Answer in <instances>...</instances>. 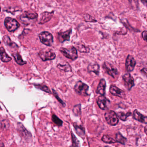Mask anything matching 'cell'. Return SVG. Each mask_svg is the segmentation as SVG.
I'll list each match as a JSON object with an SVG mask.
<instances>
[{
	"mask_svg": "<svg viewBox=\"0 0 147 147\" xmlns=\"http://www.w3.org/2000/svg\"><path fill=\"white\" fill-rule=\"evenodd\" d=\"M60 51L66 58L72 61H74L78 58L77 49L74 46H71L69 48H61Z\"/></svg>",
	"mask_w": 147,
	"mask_h": 147,
	"instance_id": "obj_1",
	"label": "cell"
},
{
	"mask_svg": "<svg viewBox=\"0 0 147 147\" xmlns=\"http://www.w3.org/2000/svg\"><path fill=\"white\" fill-rule=\"evenodd\" d=\"M106 121L108 124L111 126H115L118 123V117L117 113L112 110H108L105 114Z\"/></svg>",
	"mask_w": 147,
	"mask_h": 147,
	"instance_id": "obj_2",
	"label": "cell"
},
{
	"mask_svg": "<svg viewBox=\"0 0 147 147\" xmlns=\"http://www.w3.org/2000/svg\"><path fill=\"white\" fill-rule=\"evenodd\" d=\"M88 86L81 81L77 82L74 87V89L76 93L82 96H88L89 95L88 93Z\"/></svg>",
	"mask_w": 147,
	"mask_h": 147,
	"instance_id": "obj_3",
	"label": "cell"
},
{
	"mask_svg": "<svg viewBox=\"0 0 147 147\" xmlns=\"http://www.w3.org/2000/svg\"><path fill=\"white\" fill-rule=\"evenodd\" d=\"M5 25L7 30L10 32L15 31L20 26L19 23L12 18H6L5 20Z\"/></svg>",
	"mask_w": 147,
	"mask_h": 147,
	"instance_id": "obj_4",
	"label": "cell"
},
{
	"mask_svg": "<svg viewBox=\"0 0 147 147\" xmlns=\"http://www.w3.org/2000/svg\"><path fill=\"white\" fill-rule=\"evenodd\" d=\"M39 37L41 42L46 46H51L54 42L53 36L49 32H41L39 34Z\"/></svg>",
	"mask_w": 147,
	"mask_h": 147,
	"instance_id": "obj_5",
	"label": "cell"
},
{
	"mask_svg": "<svg viewBox=\"0 0 147 147\" xmlns=\"http://www.w3.org/2000/svg\"><path fill=\"white\" fill-rule=\"evenodd\" d=\"M38 56L43 61L54 60L56 57V54L51 49H44L38 53Z\"/></svg>",
	"mask_w": 147,
	"mask_h": 147,
	"instance_id": "obj_6",
	"label": "cell"
},
{
	"mask_svg": "<svg viewBox=\"0 0 147 147\" xmlns=\"http://www.w3.org/2000/svg\"><path fill=\"white\" fill-rule=\"evenodd\" d=\"M102 67L105 72L112 77L115 79L118 75L119 72L117 69L112 64L107 62H105L102 65Z\"/></svg>",
	"mask_w": 147,
	"mask_h": 147,
	"instance_id": "obj_7",
	"label": "cell"
},
{
	"mask_svg": "<svg viewBox=\"0 0 147 147\" xmlns=\"http://www.w3.org/2000/svg\"><path fill=\"white\" fill-rule=\"evenodd\" d=\"M18 130L21 137L24 138L26 141H30L31 140V134L30 131H28L23 124L19 123L18 124Z\"/></svg>",
	"mask_w": 147,
	"mask_h": 147,
	"instance_id": "obj_8",
	"label": "cell"
},
{
	"mask_svg": "<svg viewBox=\"0 0 147 147\" xmlns=\"http://www.w3.org/2000/svg\"><path fill=\"white\" fill-rule=\"evenodd\" d=\"M122 77L124 82L125 86L128 89V91H130L135 86L134 78L130 73L125 74Z\"/></svg>",
	"mask_w": 147,
	"mask_h": 147,
	"instance_id": "obj_9",
	"label": "cell"
},
{
	"mask_svg": "<svg viewBox=\"0 0 147 147\" xmlns=\"http://www.w3.org/2000/svg\"><path fill=\"white\" fill-rule=\"evenodd\" d=\"M97 103L100 109L106 110L108 108V106L110 104V101L105 95H100L97 99Z\"/></svg>",
	"mask_w": 147,
	"mask_h": 147,
	"instance_id": "obj_10",
	"label": "cell"
},
{
	"mask_svg": "<svg viewBox=\"0 0 147 147\" xmlns=\"http://www.w3.org/2000/svg\"><path fill=\"white\" fill-rule=\"evenodd\" d=\"M136 62L133 56L129 55L126 58L125 63V69L127 72H132L135 68Z\"/></svg>",
	"mask_w": 147,
	"mask_h": 147,
	"instance_id": "obj_11",
	"label": "cell"
},
{
	"mask_svg": "<svg viewBox=\"0 0 147 147\" xmlns=\"http://www.w3.org/2000/svg\"><path fill=\"white\" fill-rule=\"evenodd\" d=\"M110 92L113 95L122 98H124L125 97L124 91L121 90L114 85H111L110 86Z\"/></svg>",
	"mask_w": 147,
	"mask_h": 147,
	"instance_id": "obj_12",
	"label": "cell"
},
{
	"mask_svg": "<svg viewBox=\"0 0 147 147\" xmlns=\"http://www.w3.org/2000/svg\"><path fill=\"white\" fill-rule=\"evenodd\" d=\"M72 29H70L65 32H60L58 33V38L59 42L63 43L66 41H69Z\"/></svg>",
	"mask_w": 147,
	"mask_h": 147,
	"instance_id": "obj_13",
	"label": "cell"
},
{
	"mask_svg": "<svg viewBox=\"0 0 147 147\" xmlns=\"http://www.w3.org/2000/svg\"><path fill=\"white\" fill-rule=\"evenodd\" d=\"M133 118L140 123L147 124V117L145 115L140 113L137 109L134 110L133 113Z\"/></svg>",
	"mask_w": 147,
	"mask_h": 147,
	"instance_id": "obj_14",
	"label": "cell"
},
{
	"mask_svg": "<svg viewBox=\"0 0 147 147\" xmlns=\"http://www.w3.org/2000/svg\"><path fill=\"white\" fill-rule=\"evenodd\" d=\"M106 87V82L105 80V79H100L96 90V93L100 95H105Z\"/></svg>",
	"mask_w": 147,
	"mask_h": 147,
	"instance_id": "obj_15",
	"label": "cell"
},
{
	"mask_svg": "<svg viewBox=\"0 0 147 147\" xmlns=\"http://www.w3.org/2000/svg\"><path fill=\"white\" fill-rule=\"evenodd\" d=\"M54 11L51 12H44L41 14V18H40V21L39 22V24H45L46 22L49 21L53 17L54 14Z\"/></svg>",
	"mask_w": 147,
	"mask_h": 147,
	"instance_id": "obj_16",
	"label": "cell"
},
{
	"mask_svg": "<svg viewBox=\"0 0 147 147\" xmlns=\"http://www.w3.org/2000/svg\"><path fill=\"white\" fill-rule=\"evenodd\" d=\"M88 73H94L96 75L98 76L99 74L100 66L98 63L90 64L87 68Z\"/></svg>",
	"mask_w": 147,
	"mask_h": 147,
	"instance_id": "obj_17",
	"label": "cell"
},
{
	"mask_svg": "<svg viewBox=\"0 0 147 147\" xmlns=\"http://www.w3.org/2000/svg\"><path fill=\"white\" fill-rule=\"evenodd\" d=\"M0 56L1 57V60L3 62H8L12 60V58L7 54L3 47L0 48Z\"/></svg>",
	"mask_w": 147,
	"mask_h": 147,
	"instance_id": "obj_18",
	"label": "cell"
},
{
	"mask_svg": "<svg viewBox=\"0 0 147 147\" xmlns=\"http://www.w3.org/2000/svg\"><path fill=\"white\" fill-rule=\"evenodd\" d=\"M73 125L77 134L81 137H83L85 136L86 132L85 128L82 125H78L76 123H74Z\"/></svg>",
	"mask_w": 147,
	"mask_h": 147,
	"instance_id": "obj_19",
	"label": "cell"
},
{
	"mask_svg": "<svg viewBox=\"0 0 147 147\" xmlns=\"http://www.w3.org/2000/svg\"><path fill=\"white\" fill-rule=\"evenodd\" d=\"M38 17L37 13L31 11H26L24 13L23 15L21 16L22 18H26L30 20H34L37 18Z\"/></svg>",
	"mask_w": 147,
	"mask_h": 147,
	"instance_id": "obj_20",
	"label": "cell"
},
{
	"mask_svg": "<svg viewBox=\"0 0 147 147\" xmlns=\"http://www.w3.org/2000/svg\"><path fill=\"white\" fill-rule=\"evenodd\" d=\"M57 67L58 69L65 72H70L72 71V67L68 63L66 62L63 64H58Z\"/></svg>",
	"mask_w": 147,
	"mask_h": 147,
	"instance_id": "obj_21",
	"label": "cell"
},
{
	"mask_svg": "<svg viewBox=\"0 0 147 147\" xmlns=\"http://www.w3.org/2000/svg\"><path fill=\"white\" fill-rule=\"evenodd\" d=\"M115 138H116L115 141L116 142L119 143L123 145H125L127 142V138L124 137L120 132H118L116 134Z\"/></svg>",
	"mask_w": 147,
	"mask_h": 147,
	"instance_id": "obj_22",
	"label": "cell"
},
{
	"mask_svg": "<svg viewBox=\"0 0 147 147\" xmlns=\"http://www.w3.org/2000/svg\"><path fill=\"white\" fill-rule=\"evenodd\" d=\"M12 56L14 57L15 61L18 64L20 65H24V64H26V62L24 61V60L22 59L20 55L19 54L18 52L17 53H14L12 54Z\"/></svg>",
	"mask_w": 147,
	"mask_h": 147,
	"instance_id": "obj_23",
	"label": "cell"
},
{
	"mask_svg": "<svg viewBox=\"0 0 147 147\" xmlns=\"http://www.w3.org/2000/svg\"><path fill=\"white\" fill-rule=\"evenodd\" d=\"M117 116L118 118H119L120 120L123 121H125L127 120L128 117L131 115V113L130 112H128L127 113H125L123 112H118L117 113Z\"/></svg>",
	"mask_w": 147,
	"mask_h": 147,
	"instance_id": "obj_24",
	"label": "cell"
},
{
	"mask_svg": "<svg viewBox=\"0 0 147 147\" xmlns=\"http://www.w3.org/2000/svg\"><path fill=\"white\" fill-rule=\"evenodd\" d=\"M3 41H4V42L5 43L6 45H8V46H11V47H18V45L15 43H13L12 41L11 40V38L9 37L8 36H5L3 37Z\"/></svg>",
	"mask_w": 147,
	"mask_h": 147,
	"instance_id": "obj_25",
	"label": "cell"
},
{
	"mask_svg": "<svg viewBox=\"0 0 147 147\" xmlns=\"http://www.w3.org/2000/svg\"><path fill=\"white\" fill-rule=\"evenodd\" d=\"M77 50L81 53H89L90 49L89 47H87L84 45L80 44L77 45Z\"/></svg>",
	"mask_w": 147,
	"mask_h": 147,
	"instance_id": "obj_26",
	"label": "cell"
},
{
	"mask_svg": "<svg viewBox=\"0 0 147 147\" xmlns=\"http://www.w3.org/2000/svg\"><path fill=\"white\" fill-rule=\"evenodd\" d=\"M101 140L107 144H113L116 143V141L108 135H104L101 138Z\"/></svg>",
	"mask_w": 147,
	"mask_h": 147,
	"instance_id": "obj_27",
	"label": "cell"
},
{
	"mask_svg": "<svg viewBox=\"0 0 147 147\" xmlns=\"http://www.w3.org/2000/svg\"><path fill=\"white\" fill-rule=\"evenodd\" d=\"M34 86L36 88L42 90V91H44V92H47L49 94L52 93L50 88L47 86H45V85H41V84H37V85L35 84V85H34Z\"/></svg>",
	"mask_w": 147,
	"mask_h": 147,
	"instance_id": "obj_28",
	"label": "cell"
},
{
	"mask_svg": "<svg viewBox=\"0 0 147 147\" xmlns=\"http://www.w3.org/2000/svg\"><path fill=\"white\" fill-rule=\"evenodd\" d=\"M71 139L72 142V147H80V143L79 140L77 139L73 131H71Z\"/></svg>",
	"mask_w": 147,
	"mask_h": 147,
	"instance_id": "obj_29",
	"label": "cell"
},
{
	"mask_svg": "<svg viewBox=\"0 0 147 147\" xmlns=\"http://www.w3.org/2000/svg\"><path fill=\"white\" fill-rule=\"evenodd\" d=\"M73 111L76 116H79L80 115L81 113V105L80 104L75 105L73 109Z\"/></svg>",
	"mask_w": 147,
	"mask_h": 147,
	"instance_id": "obj_30",
	"label": "cell"
},
{
	"mask_svg": "<svg viewBox=\"0 0 147 147\" xmlns=\"http://www.w3.org/2000/svg\"><path fill=\"white\" fill-rule=\"evenodd\" d=\"M52 120L55 124L58 126H61L63 124V121L60 119L55 114H53L52 116Z\"/></svg>",
	"mask_w": 147,
	"mask_h": 147,
	"instance_id": "obj_31",
	"label": "cell"
},
{
	"mask_svg": "<svg viewBox=\"0 0 147 147\" xmlns=\"http://www.w3.org/2000/svg\"><path fill=\"white\" fill-rule=\"evenodd\" d=\"M52 93H53V95L55 97L57 100L59 101V103L61 104L62 105L63 107H65L66 106V103L59 97V95L57 94L55 90H54V89H52Z\"/></svg>",
	"mask_w": 147,
	"mask_h": 147,
	"instance_id": "obj_32",
	"label": "cell"
},
{
	"mask_svg": "<svg viewBox=\"0 0 147 147\" xmlns=\"http://www.w3.org/2000/svg\"><path fill=\"white\" fill-rule=\"evenodd\" d=\"M84 18L85 21L87 22H96L97 20H95L91 15L88 14H86L84 15Z\"/></svg>",
	"mask_w": 147,
	"mask_h": 147,
	"instance_id": "obj_33",
	"label": "cell"
},
{
	"mask_svg": "<svg viewBox=\"0 0 147 147\" xmlns=\"http://www.w3.org/2000/svg\"><path fill=\"white\" fill-rule=\"evenodd\" d=\"M129 2L131 5H135L137 7V5H138V0H129Z\"/></svg>",
	"mask_w": 147,
	"mask_h": 147,
	"instance_id": "obj_34",
	"label": "cell"
},
{
	"mask_svg": "<svg viewBox=\"0 0 147 147\" xmlns=\"http://www.w3.org/2000/svg\"><path fill=\"white\" fill-rule=\"evenodd\" d=\"M147 32L146 31H144L142 33V37L143 38L144 40V41H146L147 40H146V37H147Z\"/></svg>",
	"mask_w": 147,
	"mask_h": 147,
	"instance_id": "obj_35",
	"label": "cell"
},
{
	"mask_svg": "<svg viewBox=\"0 0 147 147\" xmlns=\"http://www.w3.org/2000/svg\"><path fill=\"white\" fill-rule=\"evenodd\" d=\"M140 71H141L142 74H144L145 76H146V75H147V68H146V67L143 68L142 69H141Z\"/></svg>",
	"mask_w": 147,
	"mask_h": 147,
	"instance_id": "obj_36",
	"label": "cell"
},
{
	"mask_svg": "<svg viewBox=\"0 0 147 147\" xmlns=\"http://www.w3.org/2000/svg\"><path fill=\"white\" fill-rule=\"evenodd\" d=\"M141 2L143 5L146 6V5H147V0H141Z\"/></svg>",
	"mask_w": 147,
	"mask_h": 147,
	"instance_id": "obj_37",
	"label": "cell"
},
{
	"mask_svg": "<svg viewBox=\"0 0 147 147\" xmlns=\"http://www.w3.org/2000/svg\"><path fill=\"white\" fill-rule=\"evenodd\" d=\"M147 125H145V126H144V132H145V134H147Z\"/></svg>",
	"mask_w": 147,
	"mask_h": 147,
	"instance_id": "obj_38",
	"label": "cell"
},
{
	"mask_svg": "<svg viewBox=\"0 0 147 147\" xmlns=\"http://www.w3.org/2000/svg\"><path fill=\"white\" fill-rule=\"evenodd\" d=\"M1 7H0V12H1Z\"/></svg>",
	"mask_w": 147,
	"mask_h": 147,
	"instance_id": "obj_39",
	"label": "cell"
},
{
	"mask_svg": "<svg viewBox=\"0 0 147 147\" xmlns=\"http://www.w3.org/2000/svg\"><path fill=\"white\" fill-rule=\"evenodd\" d=\"M1 43V42H0V44Z\"/></svg>",
	"mask_w": 147,
	"mask_h": 147,
	"instance_id": "obj_40",
	"label": "cell"
},
{
	"mask_svg": "<svg viewBox=\"0 0 147 147\" xmlns=\"http://www.w3.org/2000/svg\"><path fill=\"white\" fill-rule=\"evenodd\" d=\"M0 109H1V107H0Z\"/></svg>",
	"mask_w": 147,
	"mask_h": 147,
	"instance_id": "obj_41",
	"label": "cell"
}]
</instances>
